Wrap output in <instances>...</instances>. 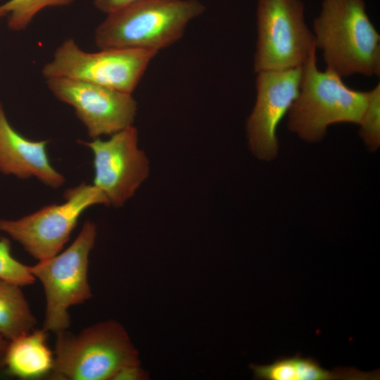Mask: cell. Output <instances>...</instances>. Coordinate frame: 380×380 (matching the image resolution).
<instances>
[{
	"mask_svg": "<svg viewBox=\"0 0 380 380\" xmlns=\"http://www.w3.org/2000/svg\"><path fill=\"white\" fill-rule=\"evenodd\" d=\"M139 0H94L95 7L106 15L115 12Z\"/></svg>",
	"mask_w": 380,
	"mask_h": 380,
	"instance_id": "ffe728a7",
	"label": "cell"
},
{
	"mask_svg": "<svg viewBox=\"0 0 380 380\" xmlns=\"http://www.w3.org/2000/svg\"><path fill=\"white\" fill-rule=\"evenodd\" d=\"M366 108L358 125L360 135L372 151L380 146V83L368 91Z\"/></svg>",
	"mask_w": 380,
	"mask_h": 380,
	"instance_id": "e0dca14e",
	"label": "cell"
},
{
	"mask_svg": "<svg viewBox=\"0 0 380 380\" xmlns=\"http://www.w3.org/2000/svg\"><path fill=\"white\" fill-rule=\"evenodd\" d=\"M46 82L57 99L74 108L92 139L110 136L133 124L137 105L132 94L63 77Z\"/></svg>",
	"mask_w": 380,
	"mask_h": 380,
	"instance_id": "30bf717a",
	"label": "cell"
},
{
	"mask_svg": "<svg viewBox=\"0 0 380 380\" xmlns=\"http://www.w3.org/2000/svg\"><path fill=\"white\" fill-rule=\"evenodd\" d=\"M8 342L9 341L0 334V372H3L4 369V359Z\"/></svg>",
	"mask_w": 380,
	"mask_h": 380,
	"instance_id": "44dd1931",
	"label": "cell"
},
{
	"mask_svg": "<svg viewBox=\"0 0 380 380\" xmlns=\"http://www.w3.org/2000/svg\"><path fill=\"white\" fill-rule=\"evenodd\" d=\"M205 10L198 0H139L106 15L95 30L94 42L99 49L158 53L179 40L189 23Z\"/></svg>",
	"mask_w": 380,
	"mask_h": 380,
	"instance_id": "7a4b0ae2",
	"label": "cell"
},
{
	"mask_svg": "<svg viewBox=\"0 0 380 380\" xmlns=\"http://www.w3.org/2000/svg\"><path fill=\"white\" fill-rule=\"evenodd\" d=\"M304 11L301 0H258L255 73L303 65L316 48L313 32L305 22Z\"/></svg>",
	"mask_w": 380,
	"mask_h": 380,
	"instance_id": "ba28073f",
	"label": "cell"
},
{
	"mask_svg": "<svg viewBox=\"0 0 380 380\" xmlns=\"http://www.w3.org/2000/svg\"><path fill=\"white\" fill-rule=\"evenodd\" d=\"M48 140L32 141L16 132L0 103V171L20 179L34 177L52 188L61 186L64 177L51 164Z\"/></svg>",
	"mask_w": 380,
	"mask_h": 380,
	"instance_id": "7c38bea8",
	"label": "cell"
},
{
	"mask_svg": "<svg viewBox=\"0 0 380 380\" xmlns=\"http://www.w3.org/2000/svg\"><path fill=\"white\" fill-rule=\"evenodd\" d=\"M301 76L302 66L257 73L256 99L246 132L250 149L258 158L270 160L277 156V127L298 94Z\"/></svg>",
	"mask_w": 380,
	"mask_h": 380,
	"instance_id": "8fae6325",
	"label": "cell"
},
{
	"mask_svg": "<svg viewBox=\"0 0 380 380\" xmlns=\"http://www.w3.org/2000/svg\"><path fill=\"white\" fill-rule=\"evenodd\" d=\"M316 49L302 65L299 92L288 112L289 129L308 142L322 140L331 125H358L369 95L348 87L331 69L320 71Z\"/></svg>",
	"mask_w": 380,
	"mask_h": 380,
	"instance_id": "3957f363",
	"label": "cell"
},
{
	"mask_svg": "<svg viewBox=\"0 0 380 380\" xmlns=\"http://www.w3.org/2000/svg\"><path fill=\"white\" fill-rule=\"evenodd\" d=\"M53 364L47 377L52 380H113L122 368L140 364L124 327L103 321L78 334H56Z\"/></svg>",
	"mask_w": 380,
	"mask_h": 380,
	"instance_id": "277c9868",
	"label": "cell"
},
{
	"mask_svg": "<svg viewBox=\"0 0 380 380\" xmlns=\"http://www.w3.org/2000/svg\"><path fill=\"white\" fill-rule=\"evenodd\" d=\"M78 142L93 153V184L102 191L109 205H123L148 175L149 162L138 146V131L133 125L107 140L96 138Z\"/></svg>",
	"mask_w": 380,
	"mask_h": 380,
	"instance_id": "9c48e42d",
	"label": "cell"
},
{
	"mask_svg": "<svg viewBox=\"0 0 380 380\" xmlns=\"http://www.w3.org/2000/svg\"><path fill=\"white\" fill-rule=\"evenodd\" d=\"M254 378L260 380H374L379 372H362L352 367L324 369L311 357L299 355L280 357L270 365H251Z\"/></svg>",
	"mask_w": 380,
	"mask_h": 380,
	"instance_id": "4fadbf2b",
	"label": "cell"
},
{
	"mask_svg": "<svg viewBox=\"0 0 380 380\" xmlns=\"http://www.w3.org/2000/svg\"><path fill=\"white\" fill-rule=\"evenodd\" d=\"M0 279L21 287L31 285L36 281L26 265L13 257L8 239L0 238Z\"/></svg>",
	"mask_w": 380,
	"mask_h": 380,
	"instance_id": "ac0fdd59",
	"label": "cell"
},
{
	"mask_svg": "<svg viewBox=\"0 0 380 380\" xmlns=\"http://www.w3.org/2000/svg\"><path fill=\"white\" fill-rule=\"evenodd\" d=\"M37 322L21 286L0 279V334L9 341L35 329Z\"/></svg>",
	"mask_w": 380,
	"mask_h": 380,
	"instance_id": "9a60e30c",
	"label": "cell"
},
{
	"mask_svg": "<svg viewBox=\"0 0 380 380\" xmlns=\"http://www.w3.org/2000/svg\"><path fill=\"white\" fill-rule=\"evenodd\" d=\"M147 377V374L141 368L140 364H135L120 369L113 380H142Z\"/></svg>",
	"mask_w": 380,
	"mask_h": 380,
	"instance_id": "d6986e66",
	"label": "cell"
},
{
	"mask_svg": "<svg viewBox=\"0 0 380 380\" xmlns=\"http://www.w3.org/2000/svg\"><path fill=\"white\" fill-rule=\"evenodd\" d=\"M75 0H8L0 5V18L8 15V26L14 31L25 29L41 11L64 6Z\"/></svg>",
	"mask_w": 380,
	"mask_h": 380,
	"instance_id": "2e32d148",
	"label": "cell"
},
{
	"mask_svg": "<svg viewBox=\"0 0 380 380\" xmlns=\"http://www.w3.org/2000/svg\"><path fill=\"white\" fill-rule=\"evenodd\" d=\"M47 331H33L9 341L4 359L6 374L20 379L47 377L53 364V352L47 345Z\"/></svg>",
	"mask_w": 380,
	"mask_h": 380,
	"instance_id": "5bb4252c",
	"label": "cell"
},
{
	"mask_svg": "<svg viewBox=\"0 0 380 380\" xmlns=\"http://www.w3.org/2000/svg\"><path fill=\"white\" fill-rule=\"evenodd\" d=\"M65 201L44 206L16 220H0V231L19 243L35 260L51 258L61 251L81 215L95 205H109L94 184L84 182L67 189Z\"/></svg>",
	"mask_w": 380,
	"mask_h": 380,
	"instance_id": "52a82bcc",
	"label": "cell"
},
{
	"mask_svg": "<svg viewBox=\"0 0 380 380\" xmlns=\"http://www.w3.org/2000/svg\"><path fill=\"white\" fill-rule=\"evenodd\" d=\"M157 53L137 49L87 52L69 38L56 49L42 72L45 79H72L132 94Z\"/></svg>",
	"mask_w": 380,
	"mask_h": 380,
	"instance_id": "8992f818",
	"label": "cell"
},
{
	"mask_svg": "<svg viewBox=\"0 0 380 380\" xmlns=\"http://www.w3.org/2000/svg\"><path fill=\"white\" fill-rule=\"evenodd\" d=\"M313 34L327 68L342 78L379 76L380 35L364 0H323L313 21Z\"/></svg>",
	"mask_w": 380,
	"mask_h": 380,
	"instance_id": "6da1fadb",
	"label": "cell"
},
{
	"mask_svg": "<svg viewBox=\"0 0 380 380\" xmlns=\"http://www.w3.org/2000/svg\"><path fill=\"white\" fill-rule=\"evenodd\" d=\"M96 237V226L86 221L77 238L63 252L30 266L43 285L46 298L43 329L57 334L71 324L68 310L92 297L88 280L89 256Z\"/></svg>",
	"mask_w": 380,
	"mask_h": 380,
	"instance_id": "5b68a950",
	"label": "cell"
}]
</instances>
